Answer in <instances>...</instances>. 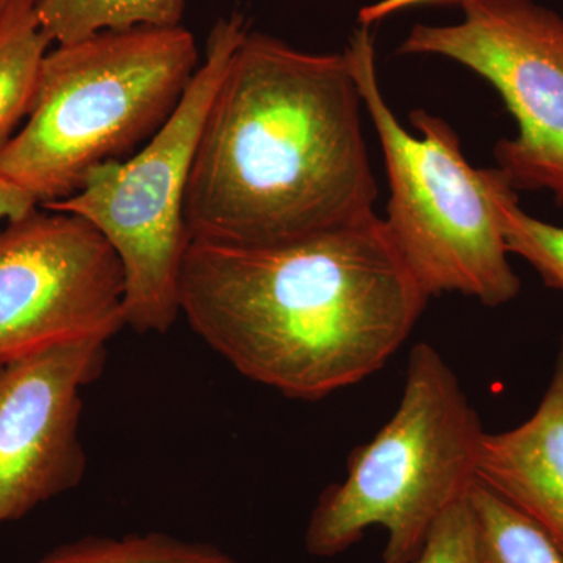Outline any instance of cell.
I'll use <instances>...</instances> for the list:
<instances>
[{
  "label": "cell",
  "instance_id": "30bf717a",
  "mask_svg": "<svg viewBox=\"0 0 563 563\" xmlns=\"http://www.w3.org/2000/svg\"><path fill=\"white\" fill-rule=\"evenodd\" d=\"M476 481L531 518L563 553V333L536 412L509 431L484 432Z\"/></svg>",
  "mask_w": 563,
  "mask_h": 563
},
{
  "label": "cell",
  "instance_id": "7a4b0ae2",
  "mask_svg": "<svg viewBox=\"0 0 563 563\" xmlns=\"http://www.w3.org/2000/svg\"><path fill=\"white\" fill-rule=\"evenodd\" d=\"M346 54L247 32L207 114L187 218L198 242L273 244L372 217L377 185Z\"/></svg>",
  "mask_w": 563,
  "mask_h": 563
},
{
  "label": "cell",
  "instance_id": "ba28073f",
  "mask_svg": "<svg viewBox=\"0 0 563 563\" xmlns=\"http://www.w3.org/2000/svg\"><path fill=\"white\" fill-rule=\"evenodd\" d=\"M122 328L124 269L90 222L36 207L0 229V365Z\"/></svg>",
  "mask_w": 563,
  "mask_h": 563
},
{
  "label": "cell",
  "instance_id": "ac0fdd59",
  "mask_svg": "<svg viewBox=\"0 0 563 563\" xmlns=\"http://www.w3.org/2000/svg\"><path fill=\"white\" fill-rule=\"evenodd\" d=\"M442 2H462V0H379L372 5L363 7L358 13V20L362 25L374 24V22L391 16L398 11L410 9V7L422 5V3H442Z\"/></svg>",
  "mask_w": 563,
  "mask_h": 563
},
{
  "label": "cell",
  "instance_id": "2e32d148",
  "mask_svg": "<svg viewBox=\"0 0 563 563\" xmlns=\"http://www.w3.org/2000/svg\"><path fill=\"white\" fill-rule=\"evenodd\" d=\"M413 563H479L466 496L440 517Z\"/></svg>",
  "mask_w": 563,
  "mask_h": 563
},
{
  "label": "cell",
  "instance_id": "277c9868",
  "mask_svg": "<svg viewBox=\"0 0 563 563\" xmlns=\"http://www.w3.org/2000/svg\"><path fill=\"white\" fill-rule=\"evenodd\" d=\"M383 147L390 185L385 228L407 268L432 296L461 292L487 307L514 301L521 280L510 265L499 202L514 185L499 168L476 169L454 129L437 114H409L407 131L385 99L369 27L352 33L346 51Z\"/></svg>",
  "mask_w": 563,
  "mask_h": 563
},
{
  "label": "cell",
  "instance_id": "9c48e42d",
  "mask_svg": "<svg viewBox=\"0 0 563 563\" xmlns=\"http://www.w3.org/2000/svg\"><path fill=\"white\" fill-rule=\"evenodd\" d=\"M106 344H66L0 365V526L84 481L81 390L101 376Z\"/></svg>",
  "mask_w": 563,
  "mask_h": 563
},
{
  "label": "cell",
  "instance_id": "e0dca14e",
  "mask_svg": "<svg viewBox=\"0 0 563 563\" xmlns=\"http://www.w3.org/2000/svg\"><path fill=\"white\" fill-rule=\"evenodd\" d=\"M38 206L29 192L0 176V221L18 220Z\"/></svg>",
  "mask_w": 563,
  "mask_h": 563
},
{
  "label": "cell",
  "instance_id": "6da1fadb",
  "mask_svg": "<svg viewBox=\"0 0 563 563\" xmlns=\"http://www.w3.org/2000/svg\"><path fill=\"white\" fill-rule=\"evenodd\" d=\"M429 299L376 213L282 243L191 240L180 277V314L207 346L309 402L379 372Z\"/></svg>",
  "mask_w": 563,
  "mask_h": 563
},
{
  "label": "cell",
  "instance_id": "8fae6325",
  "mask_svg": "<svg viewBox=\"0 0 563 563\" xmlns=\"http://www.w3.org/2000/svg\"><path fill=\"white\" fill-rule=\"evenodd\" d=\"M52 46L41 29L36 0H16L0 20V151L31 113Z\"/></svg>",
  "mask_w": 563,
  "mask_h": 563
},
{
  "label": "cell",
  "instance_id": "3957f363",
  "mask_svg": "<svg viewBox=\"0 0 563 563\" xmlns=\"http://www.w3.org/2000/svg\"><path fill=\"white\" fill-rule=\"evenodd\" d=\"M201 60L184 25L106 31L52 46L31 113L0 151V176L40 206L76 195L96 168L158 132Z\"/></svg>",
  "mask_w": 563,
  "mask_h": 563
},
{
  "label": "cell",
  "instance_id": "4fadbf2b",
  "mask_svg": "<svg viewBox=\"0 0 563 563\" xmlns=\"http://www.w3.org/2000/svg\"><path fill=\"white\" fill-rule=\"evenodd\" d=\"M466 506L479 563H563V553L531 518L474 481Z\"/></svg>",
  "mask_w": 563,
  "mask_h": 563
},
{
  "label": "cell",
  "instance_id": "52a82bcc",
  "mask_svg": "<svg viewBox=\"0 0 563 563\" xmlns=\"http://www.w3.org/2000/svg\"><path fill=\"white\" fill-rule=\"evenodd\" d=\"M451 25H415L401 55L450 58L483 77L518 124L496 143L515 190H543L563 206V16L533 0H462Z\"/></svg>",
  "mask_w": 563,
  "mask_h": 563
},
{
  "label": "cell",
  "instance_id": "5bb4252c",
  "mask_svg": "<svg viewBox=\"0 0 563 563\" xmlns=\"http://www.w3.org/2000/svg\"><path fill=\"white\" fill-rule=\"evenodd\" d=\"M36 563H239L214 544L163 532L81 537L58 544Z\"/></svg>",
  "mask_w": 563,
  "mask_h": 563
},
{
  "label": "cell",
  "instance_id": "8992f818",
  "mask_svg": "<svg viewBox=\"0 0 563 563\" xmlns=\"http://www.w3.org/2000/svg\"><path fill=\"white\" fill-rule=\"evenodd\" d=\"M247 32L242 13L218 20L191 84L158 132L132 157L96 168L76 195L41 206L90 222L117 252L133 331L165 333L180 317L191 169L211 102Z\"/></svg>",
  "mask_w": 563,
  "mask_h": 563
},
{
  "label": "cell",
  "instance_id": "9a60e30c",
  "mask_svg": "<svg viewBox=\"0 0 563 563\" xmlns=\"http://www.w3.org/2000/svg\"><path fill=\"white\" fill-rule=\"evenodd\" d=\"M499 213L510 255L528 262L547 287L563 291V228L526 213L517 190L503 196Z\"/></svg>",
  "mask_w": 563,
  "mask_h": 563
},
{
  "label": "cell",
  "instance_id": "5b68a950",
  "mask_svg": "<svg viewBox=\"0 0 563 563\" xmlns=\"http://www.w3.org/2000/svg\"><path fill=\"white\" fill-rule=\"evenodd\" d=\"M398 409L347 457L346 477L318 498L306 531L313 558L344 553L373 526L380 563H413L440 517L476 481L484 429L457 376L432 344L410 351Z\"/></svg>",
  "mask_w": 563,
  "mask_h": 563
},
{
  "label": "cell",
  "instance_id": "d6986e66",
  "mask_svg": "<svg viewBox=\"0 0 563 563\" xmlns=\"http://www.w3.org/2000/svg\"><path fill=\"white\" fill-rule=\"evenodd\" d=\"M14 2L16 0H0V20H2L3 14L11 9Z\"/></svg>",
  "mask_w": 563,
  "mask_h": 563
},
{
  "label": "cell",
  "instance_id": "7c38bea8",
  "mask_svg": "<svg viewBox=\"0 0 563 563\" xmlns=\"http://www.w3.org/2000/svg\"><path fill=\"white\" fill-rule=\"evenodd\" d=\"M188 0H36L41 29L54 46L95 33L180 27Z\"/></svg>",
  "mask_w": 563,
  "mask_h": 563
}]
</instances>
